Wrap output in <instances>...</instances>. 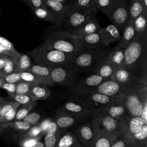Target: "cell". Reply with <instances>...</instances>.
<instances>
[{
	"mask_svg": "<svg viewBox=\"0 0 147 147\" xmlns=\"http://www.w3.org/2000/svg\"><path fill=\"white\" fill-rule=\"evenodd\" d=\"M124 65L139 80L147 84V30L124 48Z\"/></svg>",
	"mask_w": 147,
	"mask_h": 147,
	"instance_id": "cell-1",
	"label": "cell"
},
{
	"mask_svg": "<svg viewBox=\"0 0 147 147\" xmlns=\"http://www.w3.org/2000/svg\"><path fill=\"white\" fill-rule=\"evenodd\" d=\"M116 132L127 147L147 146V124L139 116L123 117L118 123Z\"/></svg>",
	"mask_w": 147,
	"mask_h": 147,
	"instance_id": "cell-2",
	"label": "cell"
},
{
	"mask_svg": "<svg viewBox=\"0 0 147 147\" xmlns=\"http://www.w3.org/2000/svg\"><path fill=\"white\" fill-rule=\"evenodd\" d=\"M44 43L48 48L76 55L82 51L80 40L68 30H52L46 33Z\"/></svg>",
	"mask_w": 147,
	"mask_h": 147,
	"instance_id": "cell-3",
	"label": "cell"
},
{
	"mask_svg": "<svg viewBox=\"0 0 147 147\" xmlns=\"http://www.w3.org/2000/svg\"><path fill=\"white\" fill-rule=\"evenodd\" d=\"M110 49L100 47L82 50L71 60V64L81 72L94 74L99 65L106 59Z\"/></svg>",
	"mask_w": 147,
	"mask_h": 147,
	"instance_id": "cell-4",
	"label": "cell"
},
{
	"mask_svg": "<svg viewBox=\"0 0 147 147\" xmlns=\"http://www.w3.org/2000/svg\"><path fill=\"white\" fill-rule=\"evenodd\" d=\"M34 63L49 67H54L71 61L75 55L56 49H49L44 43L40 44L28 52Z\"/></svg>",
	"mask_w": 147,
	"mask_h": 147,
	"instance_id": "cell-5",
	"label": "cell"
},
{
	"mask_svg": "<svg viewBox=\"0 0 147 147\" xmlns=\"http://www.w3.org/2000/svg\"><path fill=\"white\" fill-rule=\"evenodd\" d=\"M146 102H147L146 84L142 82H137L133 84L123 95L125 116L140 117Z\"/></svg>",
	"mask_w": 147,
	"mask_h": 147,
	"instance_id": "cell-6",
	"label": "cell"
},
{
	"mask_svg": "<svg viewBox=\"0 0 147 147\" xmlns=\"http://www.w3.org/2000/svg\"><path fill=\"white\" fill-rule=\"evenodd\" d=\"M82 73L69 62L52 67L51 79L54 84L71 87L81 79L80 75Z\"/></svg>",
	"mask_w": 147,
	"mask_h": 147,
	"instance_id": "cell-7",
	"label": "cell"
},
{
	"mask_svg": "<svg viewBox=\"0 0 147 147\" xmlns=\"http://www.w3.org/2000/svg\"><path fill=\"white\" fill-rule=\"evenodd\" d=\"M121 31L129 20V5L126 0H113L111 7L106 15Z\"/></svg>",
	"mask_w": 147,
	"mask_h": 147,
	"instance_id": "cell-8",
	"label": "cell"
},
{
	"mask_svg": "<svg viewBox=\"0 0 147 147\" xmlns=\"http://www.w3.org/2000/svg\"><path fill=\"white\" fill-rule=\"evenodd\" d=\"M105 79H106L95 74H90L69 87L71 92L76 97L82 98L90 94L91 91Z\"/></svg>",
	"mask_w": 147,
	"mask_h": 147,
	"instance_id": "cell-9",
	"label": "cell"
},
{
	"mask_svg": "<svg viewBox=\"0 0 147 147\" xmlns=\"http://www.w3.org/2000/svg\"><path fill=\"white\" fill-rule=\"evenodd\" d=\"M117 96H110L97 92H92L82 98L86 105L91 117L100 112L109 106Z\"/></svg>",
	"mask_w": 147,
	"mask_h": 147,
	"instance_id": "cell-10",
	"label": "cell"
},
{
	"mask_svg": "<svg viewBox=\"0 0 147 147\" xmlns=\"http://www.w3.org/2000/svg\"><path fill=\"white\" fill-rule=\"evenodd\" d=\"M133 84H122L110 78H108L103 80L100 83L91 91V93L97 92L110 96H118L123 95L129 87Z\"/></svg>",
	"mask_w": 147,
	"mask_h": 147,
	"instance_id": "cell-11",
	"label": "cell"
},
{
	"mask_svg": "<svg viewBox=\"0 0 147 147\" xmlns=\"http://www.w3.org/2000/svg\"><path fill=\"white\" fill-rule=\"evenodd\" d=\"M90 118L74 126L72 130V133L83 146L90 147L95 138L94 129Z\"/></svg>",
	"mask_w": 147,
	"mask_h": 147,
	"instance_id": "cell-12",
	"label": "cell"
},
{
	"mask_svg": "<svg viewBox=\"0 0 147 147\" xmlns=\"http://www.w3.org/2000/svg\"><path fill=\"white\" fill-rule=\"evenodd\" d=\"M94 133L116 131L119 120L103 113H95L90 118Z\"/></svg>",
	"mask_w": 147,
	"mask_h": 147,
	"instance_id": "cell-13",
	"label": "cell"
},
{
	"mask_svg": "<svg viewBox=\"0 0 147 147\" xmlns=\"http://www.w3.org/2000/svg\"><path fill=\"white\" fill-rule=\"evenodd\" d=\"M88 15L75 7L72 4H71L62 24L63 23L64 26L68 29V31H70L80 26Z\"/></svg>",
	"mask_w": 147,
	"mask_h": 147,
	"instance_id": "cell-14",
	"label": "cell"
},
{
	"mask_svg": "<svg viewBox=\"0 0 147 147\" xmlns=\"http://www.w3.org/2000/svg\"><path fill=\"white\" fill-rule=\"evenodd\" d=\"M59 110L70 114L91 117L90 111L86 105L80 98H78L76 99L67 100Z\"/></svg>",
	"mask_w": 147,
	"mask_h": 147,
	"instance_id": "cell-15",
	"label": "cell"
},
{
	"mask_svg": "<svg viewBox=\"0 0 147 147\" xmlns=\"http://www.w3.org/2000/svg\"><path fill=\"white\" fill-rule=\"evenodd\" d=\"M100 28L95 13H91L87 16L80 26L69 32L76 37H79L85 34L97 32Z\"/></svg>",
	"mask_w": 147,
	"mask_h": 147,
	"instance_id": "cell-16",
	"label": "cell"
},
{
	"mask_svg": "<svg viewBox=\"0 0 147 147\" xmlns=\"http://www.w3.org/2000/svg\"><path fill=\"white\" fill-rule=\"evenodd\" d=\"M88 118L90 117L70 114L58 110L54 121L60 128L65 130L71 126H76Z\"/></svg>",
	"mask_w": 147,
	"mask_h": 147,
	"instance_id": "cell-17",
	"label": "cell"
},
{
	"mask_svg": "<svg viewBox=\"0 0 147 147\" xmlns=\"http://www.w3.org/2000/svg\"><path fill=\"white\" fill-rule=\"evenodd\" d=\"M110 79L124 85H130L137 82H141L125 65L116 67Z\"/></svg>",
	"mask_w": 147,
	"mask_h": 147,
	"instance_id": "cell-18",
	"label": "cell"
},
{
	"mask_svg": "<svg viewBox=\"0 0 147 147\" xmlns=\"http://www.w3.org/2000/svg\"><path fill=\"white\" fill-rule=\"evenodd\" d=\"M108 115L118 120L125 116V111L123 104V95L118 96L105 109L99 112Z\"/></svg>",
	"mask_w": 147,
	"mask_h": 147,
	"instance_id": "cell-19",
	"label": "cell"
},
{
	"mask_svg": "<svg viewBox=\"0 0 147 147\" xmlns=\"http://www.w3.org/2000/svg\"><path fill=\"white\" fill-rule=\"evenodd\" d=\"M63 130L57 126L54 120H52L44 134L45 147H56Z\"/></svg>",
	"mask_w": 147,
	"mask_h": 147,
	"instance_id": "cell-20",
	"label": "cell"
},
{
	"mask_svg": "<svg viewBox=\"0 0 147 147\" xmlns=\"http://www.w3.org/2000/svg\"><path fill=\"white\" fill-rule=\"evenodd\" d=\"M78 38L80 40L82 50L107 47L103 42L101 37L98 32L85 34Z\"/></svg>",
	"mask_w": 147,
	"mask_h": 147,
	"instance_id": "cell-21",
	"label": "cell"
},
{
	"mask_svg": "<svg viewBox=\"0 0 147 147\" xmlns=\"http://www.w3.org/2000/svg\"><path fill=\"white\" fill-rule=\"evenodd\" d=\"M45 9L52 11L57 18L60 25L67 12L69 5L55 0H42Z\"/></svg>",
	"mask_w": 147,
	"mask_h": 147,
	"instance_id": "cell-22",
	"label": "cell"
},
{
	"mask_svg": "<svg viewBox=\"0 0 147 147\" xmlns=\"http://www.w3.org/2000/svg\"><path fill=\"white\" fill-rule=\"evenodd\" d=\"M98 32L106 47H108L111 42L118 41L121 35V31L113 24L109 25L103 28H100Z\"/></svg>",
	"mask_w": 147,
	"mask_h": 147,
	"instance_id": "cell-23",
	"label": "cell"
},
{
	"mask_svg": "<svg viewBox=\"0 0 147 147\" xmlns=\"http://www.w3.org/2000/svg\"><path fill=\"white\" fill-rule=\"evenodd\" d=\"M138 34L134 28L133 20H129L121 31L118 46L122 48H126L137 37Z\"/></svg>",
	"mask_w": 147,
	"mask_h": 147,
	"instance_id": "cell-24",
	"label": "cell"
},
{
	"mask_svg": "<svg viewBox=\"0 0 147 147\" xmlns=\"http://www.w3.org/2000/svg\"><path fill=\"white\" fill-rule=\"evenodd\" d=\"M118 136L116 131L95 133V138L90 147H110Z\"/></svg>",
	"mask_w": 147,
	"mask_h": 147,
	"instance_id": "cell-25",
	"label": "cell"
},
{
	"mask_svg": "<svg viewBox=\"0 0 147 147\" xmlns=\"http://www.w3.org/2000/svg\"><path fill=\"white\" fill-rule=\"evenodd\" d=\"M52 67L37 64H32L28 71L36 75L44 81L48 86H52L54 84L51 79V72Z\"/></svg>",
	"mask_w": 147,
	"mask_h": 147,
	"instance_id": "cell-26",
	"label": "cell"
},
{
	"mask_svg": "<svg viewBox=\"0 0 147 147\" xmlns=\"http://www.w3.org/2000/svg\"><path fill=\"white\" fill-rule=\"evenodd\" d=\"M75 135L71 131L63 133L56 147H82Z\"/></svg>",
	"mask_w": 147,
	"mask_h": 147,
	"instance_id": "cell-27",
	"label": "cell"
},
{
	"mask_svg": "<svg viewBox=\"0 0 147 147\" xmlns=\"http://www.w3.org/2000/svg\"><path fill=\"white\" fill-rule=\"evenodd\" d=\"M124 48L116 46L113 49H110L106 60L111 63L115 67L124 65Z\"/></svg>",
	"mask_w": 147,
	"mask_h": 147,
	"instance_id": "cell-28",
	"label": "cell"
},
{
	"mask_svg": "<svg viewBox=\"0 0 147 147\" xmlns=\"http://www.w3.org/2000/svg\"><path fill=\"white\" fill-rule=\"evenodd\" d=\"M29 94L36 100H45L51 95V92L48 85L45 84H33L30 89Z\"/></svg>",
	"mask_w": 147,
	"mask_h": 147,
	"instance_id": "cell-29",
	"label": "cell"
},
{
	"mask_svg": "<svg viewBox=\"0 0 147 147\" xmlns=\"http://www.w3.org/2000/svg\"><path fill=\"white\" fill-rule=\"evenodd\" d=\"M32 10L33 14L38 18L45 21L53 22L58 26L60 25V23L56 16L47 9L44 7H37L32 9Z\"/></svg>",
	"mask_w": 147,
	"mask_h": 147,
	"instance_id": "cell-30",
	"label": "cell"
},
{
	"mask_svg": "<svg viewBox=\"0 0 147 147\" xmlns=\"http://www.w3.org/2000/svg\"><path fill=\"white\" fill-rule=\"evenodd\" d=\"M113 0H90V7L93 13L100 11L106 15L111 7Z\"/></svg>",
	"mask_w": 147,
	"mask_h": 147,
	"instance_id": "cell-31",
	"label": "cell"
},
{
	"mask_svg": "<svg viewBox=\"0 0 147 147\" xmlns=\"http://www.w3.org/2000/svg\"><path fill=\"white\" fill-rule=\"evenodd\" d=\"M142 13L147 14V11L144 9L142 0H131L129 6V20H133Z\"/></svg>",
	"mask_w": 147,
	"mask_h": 147,
	"instance_id": "cell-32",
	"label": "cell"
},
{
	"mask_svg": "<svg viewBox=\"0 0 147 147\" xmlns=\"http://www.w3.org/2000/svg\"><path fill=\"white\" fill-rule=\"evenodd\" d=\"M17 72L28 71L32 63L29 55L20 53L16 58Z\"/></svg>",
	"mask_w": 147,
	"mask_h": 147,
	"instance_id": "cell-33",
	"label": "cell"
},
{
	"mask_svg": "<svg viewBox=\"0 0 147 147\" xmlns=\"http://www.w3.org/2000/svg\"><path fill=\"white\" fill-rule=\"evenodd\" d=\"M116 67L111 63L105 60L97 68L94 74L105 78H110Z\"/></svg>",
	"mask_w": 147,
	"mask_h": 147,
	"instance_id": "cell-34",
	"label": "cell"
},
{
	"mask_svg": "<svg viewBox=\"0 0 147 147\" xmlns=\"http://www.w3.org/2000/svg\"><path fill=\"white\" fill-rule=\"evenodd\" d=\"M134 28L138 34L147 30V14L142 13L133 20Z\"/></svg>",
	"mask_w": 147,
	"mask_h": 147,
	"instance_id": "cell-35",
	"label": "cell"
},
{
	"mask_svg": "<svg viewBox=\"0 0 147 147\" xmlns=\"http://www.w3.org/2000/svg\"><path fill=\"white\" fill-rule=\"evenodd\" d=\"M37 100H35L24 105H20L16 111L15 120H22L34 107L37 104Z\"/></svg>",
	"mask_w": 147,
	"mask_h": 147,
	"instance_id": "cell-36",
	"label": "cell"
},
{
	"mask_svg": "<svg viewBox=\"0 0 147 147\" xmlns=\"http://www.w3.org/2000/svg\"><path fill=\"white\" fill-rule=\"evenodd\" d=\"M21 80L26 82L32 84H45L41 79L37 77L36 75L30 72L29 71H25L20 72Z\"/></svg>",
	"mask_w": 147,
	"mask_h": 147,
	"instance_id": "cell-37",
	"label": "cell"
},
{
	"mask_svg": "<svg viewBox=\"0 0 147 147\" xmlns=\"http://www.w3.org/2000/svg\"><path fill=\"white\" fill-rule=\"evenodd\" d=\"M16 57H13L11 56H7L4 65L1 70L4 75L17 72V67H16Z\"/></svg>",
	"mask_w": 147,
	"mask_h": 147,
	"instance_id": "cell-38",
	"label": "cell"
},
{
	"mask_svg": "<svg viewBox=\"0 0 147 147\" xmlns=\"http://www.w3.org/2000/svg\"><path fill=\"white\" fill-rule=\"evenodd\" d=\"M10 98L11 101L18 103L20 105H26L35 100H37L29 94H15L11 96Z\"/></svg>",
	"mask_w": 147,
	"mask_h": 147,
	"instance_id": "cell-39",
	"label": "cell"
},
{
	"mask_svg": "<svg viewBox=\"0 0 147 147\" xmlns=\"http://www.w3.org/2000/svg\"><path fill=\"white\" fill-rule=\"evenodd\" d=\"M0 48L5 50L11 56L17 57L20 54V53L16 50L13 44L2 36H0Z\"/></svg>",
	"mask_w": 147,
	"mask_h": 147,
	"instance_id": "cell-40",
	"label": "cell"
},
{
	"mask_svg": "<svg viewBox=\"0 0 147 147\" xmlns=\"http://www.w3.org/2000/svg\"><path fill=\"white\" fill-rule=\"evenodd\" d=\"M90 3V0H76L72 4L75 7L81 11L86 14H90L91 13H93Z\"/></svg>",
	"mask_w": 147,
	"mask_h": 147,
	"instance_id": "cell-41",
	"label": "cell"
},
{
	"mask_svg": "<svg viewBox=\"0 0 147 147\" xmlns=\"http://www.w3.org/2000/svg\"><path fill=\"white\" fill-rule=\"evenodd\" d=\"M9 126L23 134L29 129L32 126L24 122L23 120H14L8 125L7 127Z\"/></svg>",
	"mask_w": 147,
	"mask_h": 147,
	"instance_id": "cell-42",
	"label": "cell"
},
{
	"mask_svg": "<svg viewBox=\"0 0 147 147\" xmlns=\"http://www.w3.org/2000/svg\"><path fill=\"white\" fill-rule=\"evenodd\" d=\"M42 137L43 136L33 138V137L25 136L22 134L19 137L18 144L20 146L22 147H33L34 144L38 140H41Z\"/></svg>",
	"mask_w": 147,
	"mask_h": 147,
	"instance_id": "cell-43",
	"label": "cell"
},
{
	"mask_svg": "<svg viewBox=\"0 0 147 147\" xmlns=\"http://www.w3.org/2000/svg\"><path fill=\"white\" fill-rule=\"evenodd\" d=\"M33 84L22 80L16 83V94H29Z\"/></svg>",
	"mask_w": 147,
	"mask_h": 147,
	"instance_id": "cell-44",
	"label": "cell"
},
{
	"mask_svg": "<svg viewBox=\"0 0 147 147\" xmlns=\"http://www.w3.org/2000/svg\"><path fill=\"white\" fill-rule=\"evenodd\" d=\"M20 105L18 103L14 102L13 101H4L2 103L1 110V115H0V119H2L8 112H9L12 109L17 107Z\"/></svg>",
	"mask_w": 147,
	"mask_h": 147,
	"instance_id": "cell-45",
	"label": "cell"
},
{
	"mask_svg": "<svg viewBox=\"0 0 147 147\" xmlns=\"http://www.w3.org/2000/svg\"><path fill=\"white\" fill-rule=\"evenodd\" d=\"M41 118V117L40 114L36 112H32L29 113L22 120L31 126H33L39 122Z\"/></svg>",
	"mask_w": 147,
	"mask_h": 147,
	"instance_id": "cell-46",
	"label": "cell"
},
{
	"mask_svg": "<svg viewBox=\"0 0 147 147\" xmlns=\"http://www.w3.org/2000/svg\"><path fill=\"white\" fill-rule=\"evenodd\" d=\"M22 134L27 137L35 138L39 136H44V133L42 131L41 129L40 128L39 125L38 124H36L35 125L32 126L29 129H28Z\"/></svg>",
	"mask_w": 147,
	"mask_h": 147,
	"instance_id": "cell-47",
	"label": "cell"
},
{
	"mask_svg": "<svg viewBox=\"0 0 147 147\" xmlns=\"http://www.w3.org/2000/svg\"><path fill=\"white\" fill-rule=\"evenodd\" d=\"M4 82L10 83H16L20 80H21L20 73L17 72H12L5 75L2 78Z\"/></svg>",
	"mask_w": 147,
	"mask_h": 147,
	"instance_id": "cell-48",
	"label": "cell"
},
{
	"mask_svg": "<svg viewBox=\"0 0 147 147\" xmlns=\"http://www.w3.org/2000/svg\"><path fill=\"white\" fill-rule=\"evenodd\" d=\"M1 88L5 90L10 97L16 94V83L4 82Z\"/></svg>",
	"mask_w": 147,
	"mask_h": 147,
	"instance_id": "cell-49",
	"label": "cell"
},
{
	"mask_svg": "<svg viewBox=\"0 0 147 147\" xmlns=\"http://www.w3.org/2000/svg\"><path fill=\"white\" fill-rule=\"evenodd\" d=\"M110 147H127V145L123 140L118 136L112 143Z\"/></svg>",
	"mask_w": 147,
	"mask_h": 147,
	"instance_id": "cell-50",
	"label": "cell"
},
{
	"mask_svg": "<svg viewBox=\"0 0 147 147\" xmlns=\"http://www.w3.org/2000/svg\"><path fill=\"white\" fill-rule=\"evenodd\" d=\"M28 3L29 4L32 9L37 7L45 8L42 0H28Z\"/></svg>",
	"mask_w": 147,
	"mask_h": 147,
	"instance_id": "cell-51",
	"label": "cell"
},
{
	"mask_svg": "<svg viewBox=\"0 0 147 147\" xmlns=\"http://www.w3.org/2000/svg\"><path fill=\"white\" fill-rule=\"evenodd\" d=\"M52 120V119L51 118H47V119L42 120L41 122H40V123L38 122L37 123L39 125V126L40 127V128L41 129V130L44 133H45V131L47 130V129Z\"/></svg>",
	"mask_w": 147,
	"mask_h": 147,
	"instance_id": "cell-52",
	"label": "cell"
},
{
	"mask_svg": "<svg viewBox=\"0 0 147 147\" xmlns=\"http://www.w3.org/2000/svg\"><path fill=\"white\" fill-rule=\"evenodd\" d=\"M140 117L142 121L145 123L147 124V102L144 104Z\"/></svg>",
	"mask_w": 147,
	"mask_h": 147,
	"instance_id": "cell-53",
	"label": "cell"
},
{
	"mask_svg": "<svg viewBox=\"0 0 147 147\" xmlns=\"http://www.w3.org/2000/svg\"><path fill=\"white\" fill-rule=\"evenodd\" d=\"M7 56H6V55H0V71L2 70V69L4 65V64L6 61V59L7 58Z\"/></svg>",
	"mask_w": 147,
	"mask_h": 147,
	"instance_id": "cell-54",
	"label": "cell"
},
{
	"mask_svg": "<svg viewBox=\"0 0 147 147\" xmlns=\"http://www.w3.org/2000/svg\"><path fill=\"white\" fill-rule=\"evenodd\" d=\"M33 147H45L43 141H41V140H38L33 145Z\"/></svg>",
	"mask_w": 147,
	"mask_h": 147,
	"instance_id": "cell-55",
	"label": "cell"
},
{
	"mask_svg": "<svg viewBox=\"0 0 147 147\" xmlns=\"http://www.w3.org/2000/svg\"><path fill=\"white\" fill-rule=\"evenodd\" d=\"M143 6L144 7V9L146 11H147V0H142Z\"/></svg>",
	"mask_w": 147,
	"mask_h": 147,
	"instance_id": "cell-56",
	"label": "cell"
},
{
	"mask_svg": "<svg viewBox=\"0 0 147 147\" xmlns=\"http://www.w3.org/2000/svg\"><path fill=\"white\" fill-rule=\"evenodd\" d=\"M4 74L2 72V71H0V79H2L3 77L4 76Z\"/></svg>",
	"mask_w": 147,
	"mask_h": 147,
	"instance_id": "cell-57",
	"label": "cell"
},
{
	"mask_svg": "<svg viewBox=\"0 0 147 147\" xmlns=\"http://www.w3.org/2000/svg\"><path fill=\"white\" fill-rule=\"evenodd\" d=\"M4 83V81L3 80V79H0V88L1 87V86H2V84Z\"/></svg>",
	"mask_w": 147,
	"mask_h": 147,
	"instance_id": "cell-58",
	"label": "cell"
},
{
	"mask_svg": "<svg viewBox=\"0 0 147 147\" xmlns=\"http://www.w3.org/2000/svg\"><path fill=\"white\" fill-rule=\"evenodd\" d=\"M4 101H5V99H4V98H3L2 97L0 96V103H1V102H4Z\"/></svg>",
	"mask_w": 147,
	"mask_h": 147,
	"instance_id": "cell-59",
	"label": "cell"
},
{
	"mask_svg": "<svg viewBox=\"0 0 147 147\" xmlns=\"http://www.w3.org/2000/svg\"><path fill=\"white\" fill-rule=\"evenodd\" d=\"M55 1H59V2H61L65 3L67 0H55Z\"/></svg>",
	"mask_w": 147,
	"mask_h": 147,
	"instance_id": "cell-60",
	"label": "cell"
},
{
	"mask_svg": "<svg viewBox=\"0 0 147 147\" xmlns=\"http://www.w3.org/2000/svg\"><path fill=\"white\" fill-rule=\"evenodd\" d=\"M3 102H1L0 103V115H1V107H2V103Z\"/></svg>",
	"mask_w": 147,
	"mask_h": 147,
	"instance_id": "cell-61",
	"label": "cell"
},
{
	"mask_svg": "<svg viewBox=\"0 0 147 147\" xmlns=\"http://www.w3.org/2000/svg\"><path fill=\"white\" fill-rule=\"evenodd\" d=\"M3 129H4L3 127H1V126H0V133L3 130Z\"/></svg>",
	"mask_w": 147,
	"mask_h": 147,
	"instance_id": "cell-62",
	"label": "cell"
},
{
	"mask_svg": "<svg viewBox=\"0 0 147 147\" xmlns=\"http://www.w3.org/2000/svg\"><path fill=\"white\" fill-rule=\"evenodd\" d=\"M24 1H26L28 2V0H24Z\"/></svg>",
	"mask_w": 147,
	"mask_h": 147,
	"instance_id": "cell-63",
	"label": "cell"
},
{
	"mask_svg": "<svg viewBox=\"0 0 147 147\" xmlns=\"http://www.w3.org/2000/svg\"><path fill=\"white\" fill-rule=\"evenodd\" d=\"M0 126H1V125H0ZM1 127H2V126H1Z\"/></svg>",
	"mask_w": 147,
	"mask_h": 147,
	"instance_id": "cell-64",
	"label": "cell"
}]
</instances>
